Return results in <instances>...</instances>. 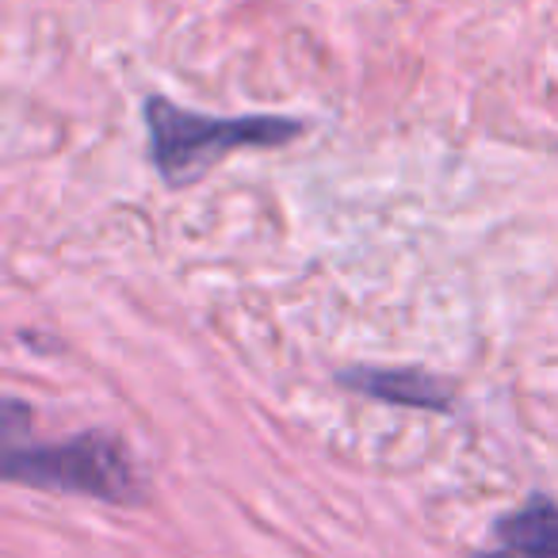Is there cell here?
Here are the masks:
<instances>
[{
	"label": "cell",
	"instance_id": "1",
	"mask_svg": "<svg viewBox=\"0 0 558 558\" xmlns=\"http://www.w3.org/2000/svg\"><path fill=\"white\" fill-rule=\"evenodd\" d=\"M146 134H149V157L157 172L172 187L195 184L215 161L230 157L233 149L245 146H283L295 142L306 131L299 119L288 116H203V111L180 108L165 96L146 100Z\"/></svg>",
	"mask_w": 558,
	"mask_h": 558
},
{
	"label": "cell",
	"instance_id": "2",
	"mask_svg": "<svg viewBox=\"0 0 558 558\" xmlns=\"http://www.w3.org/2000/svg\"><path fill=\"white\" fill-rule=\"evenodd\" d=\"M4 478L108 505H134L142 497L138 466L126 444L111 433H81L62 444H9Z\"/></svg>",
	"mask_w": 558,
	"mask_h": 558
},
{
	"label": "cell",
	"instance_id": "3",
	"mask_svg": "<svg viewBox=\"0 0 558 558\" xmlns=\"http://www.w3.org/2000/svg\"><path fill=\"white\" fill-rule=\"evenodd\" d=\"M337 383L364 398H379V402L390 405H410V410H451L456 402V390L444 379L428 372H417V367H356V372H341Z\"/></svg>",
	"mask_w": 558,
	"mask_h": 558
},
{
	"label": "cell",
	"instance_id": "4",
	"mask_svg": "<svg viewBox=\"0 0 558 558\" xmlns=\"http://www.w3.org/2000/svg\"><path fill=\"white\" fill-rule=\"evenodd\" d=\"M478 558H558V505L532 497L497 520L494 547Z\"/></svg>",
	"mask_w": 558,
	"mask_h": 558
}]
</instances>
